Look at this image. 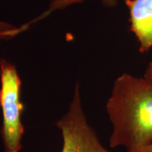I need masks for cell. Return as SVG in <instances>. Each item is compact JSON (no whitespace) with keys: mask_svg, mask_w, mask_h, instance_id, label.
Returning a JSON list of instances; mask_svg holds the SVG:
<instances>
[{"mask_svg":"<svg viewBox=\"0 0 152 152\" xmlns=\"http://www.w3.org/2000/svg\"><path fill=\"white\" fill-rule=\"evenodd\" d=\"M16 26L8 22L0 20V44L3 41L9 40L16 36Z\"/></svg>","mask_w":152,"mask_h":152,"instance_id":"cell-6","label":"cell"},{"mask_svg":"<svg viewBox=\"0 0 152 152\" xmlns=\"http://www.w3.org/2000/svg\"><path fill=\"white\" fill-rule=\"evenodd\" d=\"M55 125L63 137L61 152H111L102 145L95 131L87 123L82 107L78 83L75 85L68 111Z\"/></svg>","mask_w":152,"mask_h":152,"instance_id":"cell-3","label":"cell"},{"mask_svg":"<svg viewBox=\"0 0 152 152\" xmlns=\"http://www.w3.org/2000/svg\"><path fill=\"white\" fill-rule=\"evenodd\" d=\"M128 9L131 32L139 43V50L152 49V0H125Z\"/></svg>","mask_w":152,"mask_h":152,"instance_id":"cell-4","label":"cell"},{"mask_svg":"<svg viewBox=\"0 0 152 152\" xmlns=\"http://www.w3.org/2000/svg\"><path fill=\"white\" fill-rule=\"evenodd\" d=\"M85 0H52L49 5V8L47 11L44 12L42 15L39 16L38 18H36L33 20V22L28 23H26V26L29 28L33 23H35L38 20H41L45 17H46L51 14L52 11H56L57 9H63L66 7H69L72 4H79L83 2ZM102 4L104 7H108V8H113V7H116L118 5V0H101Z\"/></svg>","mask_w":152,"mask_h":152,"instance_id":"cell-5","label":"cell"},{"mask_svg":"<svg viewBox=\"0 0 152 152\" xmlns=\"http://www.w3.org/2000/svg\"><path fill=\"white\" fill-rule=\"evenodd\" d=\"M142 152H152V144L151 145H149V147L146 148V149H144Z\"/></svg>","mask_w":152,"mask_h":152,"instance_id":"cell-8","label":"cell"},{"mask_svg":"<svg viewBox=\"0 0 152 152\" xmlns=\"http://www.w3.org/2000/svg\"><path fill=\"white\" fill-rule=\"evenodd\" d=\"M22 80L16 66L0 58V108L2 113L1 136L4 152H20L25 128L22 114L25 106L21 101Z\"/></svg>","mask_w":152,"mask_h":152,"instance_id":"cell-2","label":"cell"},{"mask_svg":"<svg viewBox=\"0 0 152 152\" xmlns=\"http://www.w3.org/2000/svg\"><path fill=\"white\" fill-rule=\"evenodd\" d=\"M143 77L152 83V61L148 64L145 71H144Z\"/></svg>","mask_w":152,"mask_h":152,"instance_id":"cell-7","label":"cell"},{"mask_svg":"<svg viewBox=\"0 0 152 152\" xmlns=\"http://www.w3.org/2000/svg\"><path fill=\"white\" fill-rule=\"evenodd\" d=\"M106 109L113 125L111 147L142 152L152 144V83L123 73L114 81Z\"/></svg>","mask_w":152,"mask_h":152,"instance_id":"cell-1","label":"cell"}]
</instances>
